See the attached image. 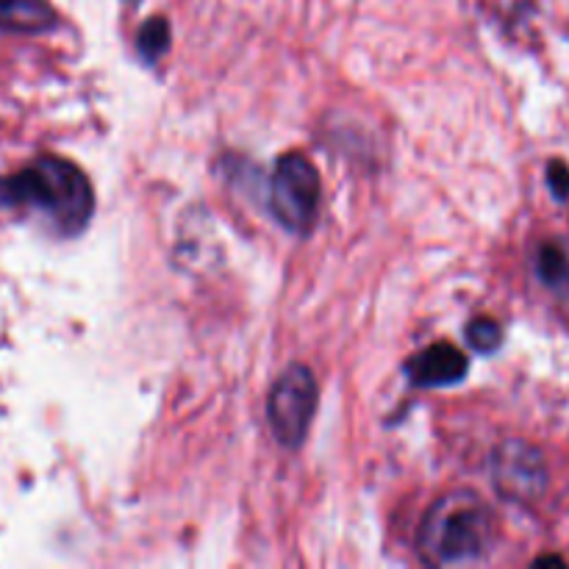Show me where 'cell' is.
Instances as JSON below:
<instances>
[{"label": "cell", "instance_id": "obj_1", "mask_svg": "<svg viewBox=\"0 0 569 569\" xmlns=\"http://www.w3.org/2000/svg\"><path fill=\"white\" fill-rule=\"evenodd\" d=\"M0 206L31 217L56 237H78L94 214V189L70 159L42 153L11 176L0 178Z\"/></svg>", "mask_w": 569, "mask_h": 569}, {"label": "cell", "instance_id": "obj_2", "mask_svg": "<svg viewBox=\"0 0 569 569\" xmlns=\"http://www.w3.org/2000/svg\"><path fill=\"white\" fill-rule=\"evenodd\" d=\"M495 517L470 489H453L431 503L417 528V553L428 567H472L495 545Z\"/></svg>", "mask_w": 569, "mask_h": 569}, {"label": "cell", "instance_id": "obj_3", "mask_svg": "<svg viewBox=\"0 0 569 569\" xmlns=\"http://www.w3.org/2000/svg\"><path fill=\"white\" fill-rule=\"evenodd\" d=\"M320 170L311 164V159L303 153L281 156L270 178V211L278 226L298 237H309L320 217Z\"/></svg>", "mask_w": 569, "mask_h": 569}, {"label": "cell", "instance_id": "obj_4", "mask_svg": "<svg viewBox=\"0 0 569 569\" xmlns=\"http://www.w3.org/2000/svg\"><path fill=\"white\" fill-rule=\"evenodd\" d=\"M320 403V383L306 365H292L278 376L267 395V420L278 445L298 450L309 437Z\"/></svg>", "mask_w": 569, "mask_h": 569}, {"label": "cell", "instance_id": "obj_5", "mask_svg": "<svg viewBox=\"0 0 569 569\" xmlns=\"http://www.w3.org/2000/svg\"><path fill=\"white\" fill-rule=\"evenodd\" d=\"M492 483L503 498L517 500V503H528V500L539 498L548 483V472H545V461L539 450H533L526 442H503L492 453Z\"/></svg>", "mask_w": 569, "mask_h": 569}, {"label": "cell", "instance_id": "obj_6", "mask_svg": "<svg viewBox=\"0 0 569 569\" xmlns=\"http://www.w3.org/2000/svg\"><path fill=\"white\" fill-rule=\"evenodd\" d=\"M406 376L420 389L453 387V383L465 381L467 356L456 345L433 342L406 365Z\"/></svg>", "mask_w": 569, "mask_h": 569}, {"label": "cell", "instance_id": "obj_7", "mask_svg": "<svg viewBox=\"0 0 569 569\" xmlns=\"http://www.w3.org/2000/svg\"><path fill=\"white\" fill-rule=\"evenodd\" d=\"M59 26L48 0H0V33H44Z\"/></svg>", "mask_w": 569, "mask_h": 569}, {"label": "cell", "instance_id": "obj_8", "mask_svg": "<svg viewBox=\"0 0 569 569\" xmlns=\"http://www.w3.org/2000/svg\"><path fill=\"white\" fill-rule=\"evenodd\" d=\"M170 48V22L164 17H150L137 33V50L144 61H159Z\"/></svg>", "mask_w": 569, "mask_h": 569}, {"label": "cell", "instance_id": "obj_9", "mask_svg": "<svg viewBox=\"0 0 569 569\" xmlns=\"http://www.w3.org/2000/svg\"><path fill=\"white\" fill-rule=\"evenodd\" d=\"M467 342L470 348H476L478 353H495L503 342V328L492 317H476V320L467 326Z\"/></svg>", "mask_w": 569, "mask_h": 569}, {"label": "cell", "instance_id": "obj_10", "mask_svg": "<svg viewBox=\"0 0 569 569\" xmlns=\"http://www.w3.org/2000/svg\"><path fill=\"white\" fill-rule=\"evenodd\" d=\"M537 270H539V276H542L545 283H559L567 272L565 253H561L556 244H545V248L539 250Z\"/></svg>", "mask_w": 569, "mask_h": 569}, {"label": "cell", "instance_id": "obj_11", "mask_svg": "<svg viewBox=\"0 0 569 569\" xmlns=\"http://www.w3.org/2000/svg\"><path fill=\"white\" fill-rule=\"evenodd\" d=\"M548 183L553 189L556 198H567L569 194V167L565 161H553L548 170Z\"/></svg>", "mask_w": 569, "mask_h": 569}, {"label": "cell", "instance_id": "obj_12", "mask_svg": "<svg viewBox=\"0 0 569 569\" xmlns=\"http://www.w3.org/2000/svg\"><path fill=\"white\" fill-rule=\"evenodd\" d=\"M537 565H565V561H561L559 556H545V559H539Z\"/></svg>", "mask_w": 569, "mask_h": 569}]
</instances>
